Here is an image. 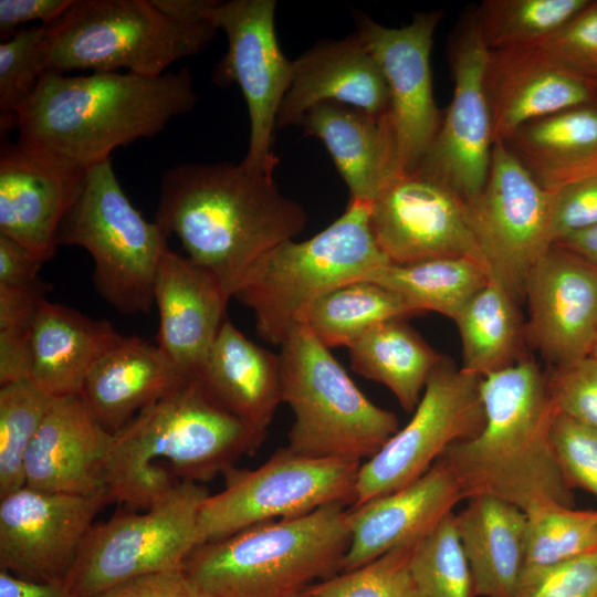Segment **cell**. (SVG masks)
<instances>
[{"label":"cell","instance_id":"cell-1","mask_svg":"<svg viewBox=\"0 0 597 597\" xmlns=\"http://www.w3.org/2000/svg\"><path fill=\"white\" fill-rule=\"evenodd\" d=\"M197 103L187 67L156 77L93 72L70 76L46 71L15 113L18 144L86 171L111 153L163 132Z\"/></svg>","mask_w":597,"mask_h":597},{"label":"cell","instance_id":"cell-2","mask_svg":"<svg viewBox=\"0 0 597 597\" xmlns=\"http://www.w3.org/2000/svg\"><path fill=\"white\" fill-rule=\"evenodd\" d=\"M307 220L303 206L281 192L273 174L242 161L178 164L166 170L154 217L231 297L250 266L294 240Z\"/></svg>","mask_w":597,"mask_h":597},{"label":"cell","instance_id":"cell-3","mask_svg":"<svg viewBox=\"0 0 597 597\" xmlns=\"http://www.w3.org/2000/svg\"><path fill=\"white\" fill-rule=\"evenodd\" d=\"M484 425L439 458L463 500L490 495L525 513L547 505L574 507L573 490L558 467L551 427L555 415L546 375L525 355L481 380Z\"/></svg>","mask_w":597,"mask_h":597},{"label":"cell","instance_id":"cell-4","mask_svg":"<svg viewBox=\"0 0 597 597\" xmlns=\"http://www.w3.org/2000/svg\"><path fill=\"white\" fill-rule=\"evenodd\" d=\"M190 377L114 434L107 467L111 502L147 510L180 482L203 483L234 468L263 442Z\"/></svg>","mask_w":597,"mask_h":597},{"label":"cell","instance_id":"cell-5","mask_svg":"<svg viewBox=\"0 0 597 597\" xmlns=\"http://www.w3.org/2000/svg\"><path fill=\"white\" fill-rule=\"evenodd\" d=\"M345 506L331 503L202 543L184 570L212 597H294L341 572L350 543Z\"/></svg>","mask_w":597,"mask_h":597},{"label":"cell","instance_id":"cell-6","mask_svg":"<svg viewBox=\"0 0 597 597\" xmlns=\"http://www.w3.org/2000/svg\"><path fill=\"white\" fill-rule=\"evenodd\" d=\"M369 214L370 202L349 200L327 228L304 241H285L250 266L233 297L252 311L260 338L282 346L317 298L390 263Z\"/></svg>","mask_w":597,"mask_h":597},{"label":"cell","instance_id":"cell-7","mask_svg":"<svg viewBox=\"0 0 597 597\" xmlns=\"http://www.w3.org/2000/svg\"><path fill=\"white\" fill-rule=\"evenodd\" d=\"M48 71L127 72L156 77L203 50L218 29L211 21L181 23L150 0H73L43 24Z\"/></svg>","mask_w":597,"mask_h":597},{"label":"cell","instance_id":"cell-8","mask_svg":"<svg viewBox=\"0 0 597 597\" xmlns=\"http://www.w3.org/2000/svg\"><path fill=\"white\" fill-rule=\"evenodd\" d=\"M279 357L282 401L294 416L286 446L293 452L364 462L399 430L397 416L371 402L305 325Z\"/></svg>","mask_w":597,"mask_h":597},{"label":"cell","instance_id":"cell-9","mask_svg":"<svg viewBox=\"0 0 597 597\" xmlns=\"http://www.w3.org/2000/svg\"><path fill=\"white\" fill-rule=\"evenodd\" d=\"M167 235L147 221L123 191L111 159L88 168L56 235L59 245L85 249L101 297L123 314L148 313L154 305L158 264Z\"/></svg>","mask_w":597,"mask_h":597},{"label":"cell","instance_id":"cell-10","mask_svg":"<svg viewBox=\"0 0 597 597\" xmlns=\"http://www.w3.org/2000/svg\"><path fill=\"white\" fill-rule=\"evenodd\" d=\"M209 492L180 482L144 513H119L94 523L63 584L74 597H92L126 580L181 569L201 544L198 514Z\"/></svg>","mask_w":597,"mask_h":597},{"label":"cell","instance_id":"cell-11","mask_svg":"<svg viewBox=\"0 0 597 597\" xmlns=\"http://www.w3.org/2000/svg\"><path fill=\"white\" fill-rule=\"evenodd\" d=\"M362 462L314 458L276 450L252 470L230 469L224 489L201 503V544L218 541L258 523L306 515L331 503H354Z\"/></svg>","mask_w":597,"mask_h":597},{"label":"cell","instance_id":"cell-12","mask_svg":"<svg viewBox=\"0 0 597 597\" xmlns=\"http://www.w3.org/2000/svg\"><path fill=\"white\" fill-rule=\"evenodd\" d=\"M481 380L443 356L430 374L410 421L362 462L352 506L412 483L451 444L476 436L484 425Z\"/></svg>","mask_w":597,"mask_h":597},{"label":"cell","instance_id":"cell-13","mask_svg":"<svg viewBox=\"0 0 597 597\" xmlns=\"http://www.w3.org/2000/svg\"><path fill=\"white\" fill-rule=\"evenodd\" d=\"M551 192L502 142L493 144L488 178L467 202L468 217L490 279L519 302L526 276L549 241Z\"/></svg>","mask_w":597,"mask_h":597},{"label":"cell","instance_id":"cell-14","mask_svg":"<svg viewBox=\"0 0 597 597\" xmlns=\"http://www.w3.org/2000/svg\"><path fill=\"white\" fill-rule=\"evenodd\" d=\"M274 0L217 1L208 19L228 39V50L212 72L216 85H239L247 102L250 139L242 163L273 174L277 113L291 81L292 61L275 32Z\"/></svg>","mask_w":597,"mask_h":597},{"label":"cell","instance_id":"cell-15","mask_svg":"<svg viewBox=\"0 0 597 597\" xmlns=\"http://www.w3.org/2000/svg\"><path fill=\"white\" fill-rule=\"evenodd\" d=\"M369 221L390 263L470 258L484 266L467 201L420 166L399 171L387 184L370 203Z\"/></svg>","mask_w":597,"mask_h":597},{"label":"cell","instance_id":"cell-16","mask_svg":"<svg viewBox=\"0 0 597 597\" xmlns=\"http://www.w3.org/2000/svg\"><path fill=\"white\" fill-rule=\"evenodd\" d=\"M106 493L74 495L23 488L0 498V567L11 574L63 583Z\"/></svg>","mask_w":597,"mask_h":597},{"label":"cell","instance_id":"cell-17","mask_svg":"<svg viewBox=\"0 0 597 597\" xmlns=\"http://www.w3.org/2000/svg\"><path fill=\"white\" fill-rule=\"evenodd\" d=\"M489 52L475 17L468 19L450 45L454 81L451 103L433 143L418 165L443 179L467 202L484 187L494 144L484 87Z\"/></svg>","mask_w":597,"mask_h":597},{"label":"cell","instance_id":"cell-18","mask_svg":"<svg viewBox=\"0 0 597 597\" xmlns=\"http://www.w3.org/2000/svg\"><path fill=\"white\" fill-rule=\"evenodd\" d=\"M441 17V11L416 13L401 28L384 27L365 14L356 19L355 32L378 62L388 85L402 170L421 163L441 124L430 67L433 34Z\"/></svg>","mask_w":597,"mask_h":597},{"label":"cell","instance_id":"cell-19","mask_svg":"<svg viewBox=\"0 0 597 597\" xmlns=\"http://www.w3.org/2000/svg\"><path fill=\"white\" fill-rule=\"evenodd\" d=\"M525 338L553 368L589 356L597 331V268L552 244L524 284Z\"/></svg>","mask_w":597,"mask_h":597},{"label":"cell","instance_id":"cell-20","mask_svg":"<svg viewBox=\"0 0 597 597\" xmlns=\"http://www.w3.org/2000/svg\"><path fill=\"white\" fill-rule=\"evenodd\" d=\"M86 171L6 144L0 153V233L43 263L56 252L60 224Z\"/></svg>","mask_w":597,"mask_h":597},{"label":"cell","instance_id":"cell-21","mask_svg":"<svg viewBox=\"0 0 597 597\" xmlns=\"http://www.w3.org/2000/svg\"><path fill=\"white\" fill-rule=\"evenodd\" d=\"M484 87L494 143L534 119L594 104L591 82L563 67L540 44L490 50Z\"/></svg>","mask_w":597,"mask_h":597},{"label":"cell","instance_id":"cell-22","mask_svg":"<svg viewBox=\"0 0 597 597\" xmlns=\"http://www.w3.org/2000/svg\"><path fill=\"white\" fill-rule=\"evenodd\" d=\"M114 434L81 395L54 398L25 455V485L74 495L107 494Z\"/></svg>","mask_w":597,"mask_h":597},{"label":"cell","instance_id":"cell-23","mask_svg":"<svg viewBox=\"0 0 597 597\" xmlns=\"http://www.w3.org/2000/svg\"><path fill=\"white\" fill-rule=\"evenodd\" d=\"M231 296L218 277L169 248L154 283L158 347L186 376L199 377Z\"/></svg>","mask_w":597,"mask_h":597},{"label":"cell","instance_id":"cell-24","mask_svg":"<svg viewBox=\"0 0 597 597\" xmlns=\"http://www.w3.org/2000/svg\"><path fill=\"white\" fill-rule=\"evenodd\" d=\"M324 102H336L383 115L390 109L383 71L356 32L322 39L292 61L291 81L281 103L276 128L301 125L305 114Z\"/></svg>","mask_w":597,"mask_h":597},{"label":"cell","instance_id":"cell-25","mask_svg":"<svg viewBox=\"0 0 597 597\" xmlns=\"http://www.w3.org/2000/svg\"><path fill=\"white\" fill-rule=\"evenodd\" d=\"M462 500L454 475L438 459L412 483L350 506V543L341 572L359 567L398 546L419 542Z\"/></svg>","mask_w":597,"mask_h":597},{"label":"cell","instance_id":"cell-26","mask_svg":"<svg viewBox=\"0 0 597 597\" xmlns=\"http://www.w3.org/2000/svg\"><path fill=\"white\" fill-rule=\"evenodd\" d=\"M328 150L350 200L373 202L399 172L397 140L390 112L373 115L363 109L324 102L311 108L301 125Z\"/></svg>","mask_w":597,"mask_h":597},{"label":"cell","instance_id":"cell-27","mask_svg":"<svg viewBox=\"0 0 597 597\" xmlns=\"http://www.w3.org/2000/svg\"><path fill=\"white\" fill-rule=\"evenodd\" d=\"M188 378L158 346L124 336L93 366L80 395L97 421L115 434Z\"/></svg>","mask_w":597,"mask_h":597},{"label":"cell","instance_id":"cell-28","mask_svg":"<svg viewBox=\"0 0 597 597\" xmlns=\"http://www.w3.org/2000/svg\"><path fill=\"white\" fill-rule=\"evenodd\" d=\"M123 338L111 322L44 298L31 327L29 380L53 398L80 395L93 366Z\"/></svg>","mask_w":597,"mask_h":597},{"label":"cell","instance_id":"cell-29","mask_svg":"<svg viewBox=\"0 0 597 597\" xmlns=\"http://www.w3.org/2000/svg\"><path fill=\"white\" fill-rule=\"evenodd\" d=\"M199 378L208 394L263 439L282 401L280 357L227 317Z\"/></svg>","mask_w":597,"mask_h":597},{"label":"cell","instance_id":"cell-30","mask_svg":"<svg viewBox=\"0 0 597 597\" xmlns=\"http://www.w3.org/2000/svg\"><path fill=\"white\" fill-rule=\"evenodd\" d=\"M468 501L454 514V523L475 597H519L526 552V513L490 495Z\"/></svg>","mask_w":597,"mask_h":597},{"label":"cell","instance_id":"cell-31","mask_svg":"<svg viewBox=\"0 0 597 597\" xmlns=\"http://www.w3.org/2000/svg\"><path fill=\"white\" fill-rule=\"evenodd\" d=\"M504 144L543 189L555 191L597 174V106L528 122Z\"/></svg>","mask_w":597,"mask_h":597},{"label":"cell","instance_id":"cell-32","mask_svg":"<svg viewBox=\"0 0 597 597\" xmlns=\"http://www.w3.org/2000/svg\"><path fill=\"white\" fill-rule=\"evenodd\" d=\"M348 353L352 369L385 385L407 412L416 409L430 374L443 357L406 318L375 325L348 347Z\"/></svg>","mask_w":597,"mask_h":597},{"label":"cell","instance_id":"cell-33","mask_svg":"<svg viewBox=\"0 0 597 597\" xmlns=\"http://www.w3.org/2000/svg\"><path fill=\"white\" fill-rule=\"evenodd\" d=\"M517 302L496 281L476 292L453 320L463 353V369L481 377L519 362L523 353L525 325Z\"/></svg>","mask_w":597,"mask_h":597},{"label":"cell","instance_id":"cell-34","mask_svg":"<svg viewBox=\"0 0 597 597\" xmlns=\"http://www.w3.org/2000/svg\"><path fill=\"white\" fill-rule=\"evenodd\" d=\"M367 280L394 291L421 315L431 311L454 320L490 275L470 258H434L388 263Z\"/></svg>","mask_w":597,"mask_h":597},{"label":"cell","instance_id":"cell-35","mask_svg":"<svg viewBox=\"0 0 597 597\" xmlns=\"http://www.w3.org/2000/svg\"><path fill=\"white\" fill-rule=\"evenodd\" d=\"M421 315L400 295L368 280L339 285L317 298L304 325L326 348L349 347L375 325Z\"/></svg>","mask_w":597,"mask_h":597},{"label":"cell","instance_id":"cell-36","mask_svg":"<svg viewBox=\"0 0 597 597\" xmlns=\"http://www.w3.org/2000/svg\"><path fill=\"white\" fill-rule=\"evenodd\" d=\"M526 515V552L519 597L551 567L597 551V511L547 505Z\"/></svg>","mask_w":597,"mask_h":597},{"label":"cell","instance_id":"cell-37","mask_svg":"<svg viewBox=\"0 0 597 597\" xmlns=\"http://www.w3.org/2000/svg\"><path fill=\"white\" fill-rule=\"evenodd\" d=\"M590 1L486 0L474 15L489 50L541 44Z\"/></svg>","mask_w":597,"mask_h":597},{"label":"cell","instance_id":"cell-38","mask_svg":"<svg viewBox=\"0 0 597 597\" xmlns=\"http://www.w3.org/2000/svg\"><path fill=\"white\" fill-rule=\"evenodd\" d=\"M53 399L29 379L0 387V498L25 485V455Z\"/></svg>","mask_w":597,"mask_h":597},{"label":"cell","instance_id":"cell-39","mask_svg":"<svg viewBox=\"0 0 597 597\" xmlns=\"http://www.w3.org/2000/svg\"><path fill=\"white\" fill-rule=\"evenodd\" d=\"M411 572L416 597H475L453 512L416 544Z\"/></svg>","mask_w":597,"mask_h":597},{"label":"cell","instance_id":"cell-40","mask_svg":"<svg viewBox=\"0 0 597 597\" xmlns=\"http://www.w3.org/2000/svg\"><path fill=\"white\" fill-rule=\"evenodd\" d=\"M417 543L398 546L359 567L322 579L306 591L316 597H416L411 558Z\"/></svg>","mask_w":597,"mask_h":597},{"label":"cell","instance_id":"cell-41","mask_svg":"<svg viewBox=\"0 0 597 597\" xmlns=\"http://www.w3.org/2000/svg\"><path fill=\"white\" fill-rule=\"evenodd\" d=\"M48 71L45 28H20L0 43L1 129L15 127V113L33 94Z\"/></svg>","mask_w":597,"mask_h":597},{"label":"cell","instance_id":"cell-42","mask_svg":"<svg viewBox=\"0 0 597 597\" xmlns=\"http://www.w3.org/2000/svg\"><path fill=\"white\" fill-rule=\"evenodd\" d=\"M551 439L567 485L597 496V430L555 412Z\"/></svg>","mask_w":597,"mask_h":597},{"label":"cell","instance_id":"cell-43","mask_svg":"<svg viewBox=\"0 0 597 597\" xmlns=\"http://www.w3.org/2000/svg\"><path fill=\"white\" fill-rule=\"evenodd\" d=\"M556 413L597 430V359L587 356L546 375Z\"/></svg>","mask_w":597,"mask_h":597},{"label":"cell","instance_id":"cell-44","mask_svg":"<svg viewBox=\"0 0 597 597\" xmlns=\"http://www.w3.org/2000/svg\"><path fill=\"white\" fill-rule=\"evenodd\" d=\"M540 45L563 67L597 78V2H589L572 20Z\"/></svg>","mask_w":597,"mask_h":597},{"label":"cell","instance_id":"cell-45","mask_svg":"<svg viewBox=\"0 0 597 597\" xmlns=\"http://www.w3.org/2000/svg\"><path fill=\"white\" fill-rule=\"evenodd\" d=\"M594 226H597V174L551 191V244Z\"/></svg>","mask_w":597,"mask_h":597},{"label":"cell","instance_id":"cell-46","mask_svg":"<svg viewBox=\"0 0 597 597\" xmlns=\"http://www.w3.org/2000/svg\"><path fill=\"white\" fill-rule=\"evenodd\" d=\"M520 597H597V551L551 567Z\"/></svg>","mask_w":597,"mask_h":597},{"label":"cell","instance_id":"cell-47","mask_svg":"<svg viewBox=\"0 0 597 597\" xmlns=\"http://www.w3.org/2000/svg\"><path fill=\"white\" fill-rule=\"evenodd\" d=\"M92 597H212L184 570L172 569L139 576Z\"/></svg>","mask_w":597,"mask_h":597},{"label":"cell","instance_id":"cell-48","mask_svg":"<svg viewBox=\"0 0 597 597\" xmlns=\"http://www.w3.org/2000/svg\"><path fill=\"white\" fill-rule=\"evenodd\" d=\"M49 290V284L41 279L0 284V331H31L35 313Z\"/></svg>","mask_w":597,"mask_h":597},{"label":"cell","instance_id":"cell-49","mask_svg":"<svg viewBox=\"0 0 597 597\" xmlns=\"http://www.w3.org/2000/svg\"><path fill=\"white\" fill-rule=\"evenodd\" d=\"M73 0H0L1 40H8L21 25L41 21L46 24L60 17Z\"/></svg>","mask_w":597,"mask_h":597},{"label":"cell","instance_id":"cell-50","mask_svg":"<svg viewBox=\"0 0 597 597\" xmlns=\"http://www.w3.org/2000/svg\"><path fill=\"white\" fill-rule=\"evenodd\" d=\"M43 262L11 238L0 233V284L39 280Z\"/></svg>","mask_w":597,"mask_h":597},{"label":"cell","instance_id":"cell-51","mask_svg":"<svg viewBox=\"0 0 597 597\" xmlns=\"http://www.w3.org/2000/svg\"><path fill=\"white\" fill-rule=\"evenodd\" d=\"M0 597H74L63 583L28 579L0 570Z\"/></svg>","mask_w":597,"mask_h":597},{"label":"cell","instance_id":"cell-52","mask_svg":"<svg viewBox=\"0 0 597 597\" xmlns=\"http://www.w3.org/2000/svg\"><path fill=\"white\" fill-rule=\"evenodd\" d=\"M168 18L181 23H202L210 21L208 13L217 0H150Z\"/></svg>","mask_w":597,"mask_h":597},{"label":"cell","instance_id":"cell-53","mask_svg":"<svg viewBox=\"0 0 597 597\" xmlns=\"http://www.w3.org/2000/svg\"><path fill=\"white\" fill-rule=\"evenodd\" d=\"M597 268V226L569 234L556 243Z\"/></svg>","mask_w":597,"mask_h":597},{"label":"cell","instance_id":"cell-54","mask_svg":"<svg viewBox=\"0 0 597 597\" xmlns=\"http://www.w3.org/2000/svg\"><path fill=\"white\" fill-rule=\"evenodd\" d=\"M589 356L597 359V331H596V334H595V338H594V342H593V346H591V350H590Z\"/></svg>","mask_w":597,"mask_h":597},{"label":"cell","instance_id":"cell-55","mask_svg":"<svg viewBox=\"0 0 597 597\" xmlns=\"http://www.w3.org/2000/svg\"><path fill=\"white\" fill-rule=\"evenodd\" d=\"M594 90V104L597 106V78L591 81Z\"/></svg>","mask_w":597,"mask_h":597},{"label":"cell","instance_id":"cell-56","mask_svg":"<svg viewBox=\"0 0 597 597\" xmlns=\"http://www.w3.org/2000/svg\"><path fill=\"white\" fill-rule=\"evenodd\" d=\"M294 597H316V596H314V595H312V594H310L308 591L305 590V591H303V593H301V594H298V595H296Z\"/></svg>","mask_w":597,"mask_h":597}]
</instances>
